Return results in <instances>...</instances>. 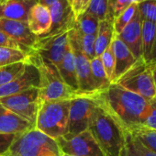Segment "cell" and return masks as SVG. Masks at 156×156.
Returning <instances> with one entry per match:
<instances>
[{
  "label": "cell",
  "mask_w": 156,
  "mask_h": 156,
  "mask_svg": "<svg viewBox=\"0 0 156 156\" xmlns=\"http://www.w3.org/2000/svg\"><path fill=\"white\" fill-rule=\"evenodd\" d=\"M98 104L125 132L142 126L151 108V101L129 91L116 83L97 94Z\"/></svg>",
  "instance_id": "obj_1"
},
{
  "label": "cell",
  "mask_w": 156,
  "mask_h": 156,
  "mask_svg": "<svg viewBox=\"0 0 156 156\" xmlns=\"http://www.w3.org/2000/svg\"><path fill=\"white\" fill-rule=\"evenodd\" d=\"M28 60L33 63L40 73V102L68 100L74 98L77 93L70 88L62 79L56 65L44 59L38 52L31 50Z\"/></svg>",
  "instance_id": "obj_2"
},
{
  "label": "cell",
  "mask_w": 156,
  "mask_h": 156,
  "mask_svg": "<svg viewBox=\"0 0 156 156\" xmlns=\"http://www.w3.org/2000/svg\"><path fill=\"white\" fill-rule=\"evenodd\" d=\"M88 130L105 156H120L125 144L126 132L99 104L92 118Z\"/></svg>",
  "instance_id": "obj_3"
},
{
  "label": "cell",
  "mask_w": 156,
  "mask_h": 156,
  "mask_svg": "<svg viewBox=\"0 0 156 156\" xmlns=\"http://www.w3.org/2000/svg\"><path fill=\"white\" fill-rule=\"evenodd\" d=\"M56 140L36 128L17 135L6 155L9 156H62Z\"/></svg>",
  "instance_id": "obj_4"
},
{
  "label": "cell",
  "mask_w": 156,
  "mask_h": 156,
  "mask_svg": "<svg viewBox=\"0 0 156 156\" xmlns=\"http://www.w3.org/2000/svg\"><path fill=\"white\" fill-rule=\"evenodd\" d=\"M69 107L70 99L41 103L35 128L54 140L67 134Z\"/></svg>",
  "instance_id": "obj_5"
},
{
  "label": "cell",
  "mask_w": 156,
  "mask_h": 156,
  "mask_svg": "<svg viewBox=\"0 0 156 156\" xmlns=\"http://www.w3.org/2000/svg\"><path fill=\"white\" fill-rule=\"evenodd\" d=\"M116 84L142 97L148 101L156 98L152 66L146 63L142 58L138 59L133 66L119 78Z\"/></svg>",
  "instance_id": "obj_6"
},
{
  "label": "cell",
  "mask_w": 156,
  "mask_h": 156,
  "mask_svg": "<svg viewBox=\"0 0 156 156\" xmlns=\"http://www.w3.org/2000/svg\"><path fill=\"white\" fill-rule=\"evenodd\" d=\"M97 94L76 95L70 99L68 133L78 134L87 130L98 107Z\"/></svg>",
  "instance_id": "obj_7"
},
{
  "label": "cell",
  "mask_w": 156,
  "mask_h": 156,
  "mask_svg": "<svg viewBox=\"0 0 156 156\" xmlns=\"http://www.w3.org/2000/svg\"><path fill=\"white\" fill-rule=\"evenodd\" d=\"M0 105L35 127L38 111L41 106L39 88L33 87L19 94L1 98Z\"/></svg>",
  "instance_id": "obj_8"
},
{
  "label": "cell",
  "mask_w": 156,
  "mask_h": 156,
  "mask_svg": "<svg viewBox=\"0 0 156 156\" xmlns=\"http://www.w3.org/2000/svg\"><path fill=\"white\" fill-rule=\"evenodd\" d=\"M56 140L62 153L73 156H105L88 129L78 134L67 133Z\"/></svg>",
  "instance_id": "obj_9"
},
{
  "label": "cell",
  "mask_w": 156,
  "mask_h": 156,
  "mask_svg": "<svg viewBox=\"0 0 156 156\" xmlns=\"http://www.w3.org/2000/svg\"><path fill=\"white\" fill-rule=\"evenodd\" d=\"M69 43L73 51L76 62V73L78 81V95H92L98 93L92 77L90 60L83 53L72 31L69 30Z\"/></svg>",
  "instance_id": "obj_10"
},
{
  "label": "cell",
  "mask_w": 156,
  "mask_h": 156,
  "mask_svg": "<svg viewBox=\"0 0 156 156\" xmlns=\"http://www.w3.org/2000/svg\"><path fill=\"white\" fill-rule=\"evenodd\" d=\"M69 45V30L53 35L38 37L33 51L58 66Z\"/></svg>",
  "instance_id": "obj_11"
},
{
  "label": "cell",
  "mask_w": 156,
  "mask_h": 156,
  "mask_svg": "<svg viewBox=\"0 0 156 156\" xmlns=\"http://www.w3.org/2000/svg\"><path fill=\"white\" fill-rule=\"evenodd\" d=\"M33 87H40V73L37 67L27 58L24 71L9 84L0 87V98L19 94Z\"/></svg>",
  "instance_id": "obj_12"
},
{
  "label": "cell",
  "mask_w": 156,
  "mask_h": 156,
  "mask_svg": "<svg viewBox=\"0 0 156 156\" xmlns=\"http://www.w3.org/2000/svg\"><path fill=\"white\" fill-rule=\"evenodd\" d=\"M49 11L51 24L49 32L44 36L67 31L73 28L75 16L72 4L68 0H58L56 3L49 8Z\"/></svg>",
  "instance_id": "obj_13"
},
{
  "label": "cell",
  "mask_w": 156,
  "mask_h": 156,
  "mask_svg": "<svg viewBox=\"0 0 156 156\" xmlns=\"http://www.w3.org/2000/svg\"><path fill=\"white\" fill-rule=\"evenodd\" d=\"M0 31L30 50L33 49L38 41V37L30 31L28 22L0 18Z\"/></svg>",
  "instance_id": "obj_14"
},
{
  "label": "cell",
  "mask_w": 156,
  "mask_h": 156,
  "mask_svg": "<svg viewBox=\"0 0 156 156\" xmlns=\"http://www.w3.org/2000/svg\"><path fill=\"white\" fill-rule=\"evenodd\" d=\"M111 45L115 57V70L112 83H116L126 72L133 66V64L137 62V59L126 44L116 34L113 37Z\"/></svg>",
  "instance_id": "obj_15"
},
{
  "label": "cell",
  "mask_w": 156,
  "mask_h": 156,
  "mask_svg": "<svg viewBox=\"0 0 156 156\" xmlns=\"http://www.w3.org/2000/svg\"><path fill=\"white\" fill-rule=\"evenodd\" d=\"M117 36L126 44L137 60L141 58V20L139 11Z\"/></svg>",
  "instance_id": "obj_16"
},
{
  "label": "cell",
  "mask_w": 156,
  "mask_h": 156,
  "mask_svg": "<svg viewBox=\"0 0 156 156\" xmlns=\"http://www.w3.org/2000/svg\"><path fill=\"white\" fill-rule=\"evenodd\" d=\"M37 3V0H0V18L27 22L30 9Z\"/></svg>",
  "instance_id": "obj_17"
},
{
  "label": "cell",
  "mask_w": 156,
  "mask_h": 156,
  "mask_svg": "<svg viewBox=\"0 0 156 156\" xmlns=\"http://www.w3.org/2000/svg\"><path fill=\"white\" fill-rule=\"evenodd\" d=\"M28 26L30 31L37 37H42L46 35L51 29V15L49 9L35 4L30 10L28 15Z\"/></svg>",
  "instance_id": "obj_18"
},
{
  "label": "cell",
  "mask_w": 156,
  "mask_h": 156,
  "mask_svg": "<svg viewBox=\"0 0 156 156\" xmlns=\"http://www.w3.org/2000/svg\"><path fill=\"white\" fill-rule=\"evenodd\" d=\"M32 128L35 127L0 105V133L19 135Z\"/></svg>",
  "instance_id": "obj_19"
},
{
  "label": "cell",
  "mask_w": 156,
  "mask_h": 156,
  "mask_svg": "<svg viewBox=\"0 0 156 156\" xmlns=\"http://www.w3.org/2000/svg\"><path fill=\"white\" fill-rule=\"evenodd\" d=\"M141 58L150 65L156 64V24L141 20Z\"/></svg>",
  "instance_id": "obj_20"
},
{
  "label": "cell",
  "mask_w": 156,
  "mask_h": 156,
  "mask_svg": "<svg viewBox=\"0 0 156 156\" xmlns=\"http://www.w3.org/2000/svg\"><path fill=\"white\" fill-rule=\"evenodd\" d=\"M60 75L63 82L73 91L77 93L78 91V81L76 73V62L73 51L70 46V43L67 47V50L62 57V62L57 66Z\"/></svg>",
  "instance_id": "obj_21"
},
{
  "label": "cell",
  "mask_w": 156,
  "mask_h": 156,
  "mask_svg": "<svg viewBox=\"0 0 156 156\" xmlns=\"http://www.w3.org/2000/svg\"><path fill=\"white\" fill-rule=\"evenodd\" d=\"M115 32L113 27V20L106 19L104 20L99 21L95 42L96 56H100L105 51V50L111 44Z\"/></svg>",
  "instance_id": "obj_22"
},
{
  "label": "cell",
  "mask_w": 156,
  "mask_h": 156,
  "mask_svg": "<svg viewBox=\"0 0 156 156\" xmlns=\"http://www.w3.org/2000/svg\"><path fill=\"white\" fill-rule=\"evenodd\" d=\"M90 65H91L93 81L97 92L99 93L105 91L111 85V82L108 79L106 71L103 67L100 56H96L95 58L90 60Z\"/></svg>",
  "instance_id": "obj_23"
},
{
  "label": "cell",
  "mask_w": 156,
  "mask_h": 156,
  "mask_svg": "<svg viewBox=\"0 0 156 156\" xmlns=\"http://www.w3.org/2000/svg\"><path fill=\"white\" fill-rule=\"evenodd\" d=\"M120 156H156V153L145 147L137 139L132 137L130 133L126 132L125 144Z\"/></svg>",
  "instance_id": "obj_24"
},
{
  "label": "cell",
  "mask_w": 156,
  "mask_h": 156,
  "mask_svg": "<svg viewBox=\"0 0 156 156\" xmlns=\"http://www.w3.org/2000/svg\"><path fill=\"white\" fill-rule=\"evenodd\" d=\"M99 20L94 15L83 13L75 19L74 28L83 34L97 35Z\"/></svg>",
  "instance_id": "obj_25"
},
{
  "label": "cell",
  "mask_w": 156,
  "mask_h": 156,
  "mask_svg": "<svg viewBox=\"0 0 156 156\" xmlns=\"http://www.w3.org/2000/svg\"><path fill=\"white\" fill-rule=\"evenodd\" d=\"M129 133H130L132 137L137 139L145 147L156 153V129L140 126L132 129Z\"/></svg>",
  "instance_id": "obj_26"
},
{
  "label": "cell",
  "mask_w": 156,
  "mask_h": 156,
  "mask_svg": "<svg viewBox=\"0 0 156 156\" xmlns=\"http://www.w3.org/2000/svg\"><path fill=\"white\" fill-rule=\"evenodd\" d=\"M72 31L77 41V43L79 45L83 53L89 59L92 60L96 57L95 52V42H96V36L97 35H89V34H83L80 31H78L74 26L72 29Z\"/></svg>",
  "instance_id": "obj_27"
},
{
  "label": "cell",
  "mask_w": 156,
  "mask_h": 156,
  "mask_svg": "<svg viewBox=\"0 0 156 156\" xmlns=\"http://www.w3.org/2000/svg\"><path fill=\"white\" fill-rule=\"evenodd\" d=\"M26 61L0 67V87L9 84L22 73L26 65Z\"/></svg>",
  "instance_id": "obj_28"
},
{
  "label": "cell",
  "mask_w": 156,
  "mask_h": 156,
  "mask_svg": "<svg viewBox=\"0 0 156 156\" xmlns=\"http://www.w3.org/2000/svg\"><path fill=\"white\" fill-rule=\"evenodd\" d=\"M29 53L17 49L0 47V67L18 62L26 61Z\"/></svg>",
  "instance_id": "obj_29"
},
{
  "label": "cell",
  "mask_w": 156,
  "mask_h": 156,
  "mask_svg": "<svg viewBox=\"0 0 156 156\" xmlns=\"http://www.w3.org/2000/svg\"><path fill=\"white\" fill-rule=\"evenodd\" d=\"M137 11H138V4L133 2L128 9H126L121 14H119L114 20L113 27H114L115 34L118 35L122 31V30L131 21Z\"/></svg>",
  "instance_id": "obj_30"
},
{
  "label": "cell",
  "mask_w": 156,
  "mask_h": 156,
  "mask_svg": "<svg viewBox=\"0 0 156 156\" xmlns=\"http://www.w3.org/2000/svg\"><path fill=\"white\" fill-rule=\"evenodd\" d=\"M109 0H91L84 13H88L97 17L99 21L107 19L108 14Z\"/></svg>",
  "instance_id": "obj_31"
},
{
  "label": "cell",
  "mask_w": 156,
  "mask_h": 156,
  "mask_svg": "<svg viewBox=\"0 0 156 156\" xmlns=\"http://www.w3.org/2000/svg\"><path fill=\"white\" fill-rule=\"evenodd\" d=\"M138 11L141 20L156 24V0H147L139 3Z\"/></svg>",
  "instance_id": "obj_32"
},
{
  "label": "cell",
  "mask_w": 156,
  "mask_h": 156,
  "mask_svg": "<svg viewBox=\"0 0 156 156\" xmlns=\"http://www.w3.org/2000/svg\"><path fill=\"white\" fill-rule=\"evenodd\" d=\"M100 59H101L103 67L106 71V73L108 77V79L110 80L112 84L113 74H114V70H115V57H114V52H113L111 44L100 55Z\"/></svg>",
  "instance_id": "obj_33"
},
{
  "label": "cell",
  "mask_w": 156,
  "mask_h": 156,
  "mask_svg": "<svg viewBox=\"0 0 156 156\" xmlns=\"http://www.w3.org/2000/svg\"><path fill=\"white\" fill-rule=\"evenodd\" d=\"M133 3V0H109L107 19L113 20Z\"/></svg>",
  "instance_id": "obj_34"
},
{
  "label": "cell",
  "mask_w": 156,
  "mask_h": 156,
  "mask_svg": "<svg viewBox=\"0 0 156 156\" xmlns=\"http://www.w3.org/2000/svg\"><path fill=\"white\" fill-rule=\"evenodd\" d=\"M0 47L17 49V50H20V51H23L28 52V53L31 51L30 49H28V48L22 46L21 44L18 43L17 41H13L11 38H9L8 35H6L2 31H0Z\"/></svg>",
  "instance_id": "obj_35"
},
{
  "label": "cell",
  "mask_w": 156,
  "mask_h": 156,
  "mask_svg": "<svg viewBox=\"0 0 156 156\" xmlns=\"http://www.w3.org/2000/svg\"><path fill=\"white\" fill-rule=\"evenodd\" d=\"M142 127L156 129V98L151 101V108Z\"/></svg>",
  "instance_id": "obj_36"
},
{
  "label": "cell",
  "mask_w": 156,
  "mask_h": 156,
  "mask_svg": "<svg viewBox=\"0 0 156 156\" xmlns=\"http://www.w3.org/2000/svg\"><path fill=\"white\" fill-rule=\"evenodd\" d=\"M17 135L15 134H2L0 133V155L5 156L13 141L15 140Z\"/></svg>",
  "instance_id": "obj_37"
},
{
  "label": "cell",
  "mask_w": 156,
  "mask_h": 156,
  "mask_svg": "<svg viewBox=\"0 0 156 156\" xmlns=\"http://www.w3.org/2000/svg\"><path fill=\"white\" fill-rule=\"evenodd\" d=\"M91 0H72V8L75 16V19L83 14L88 7Z\"/></svg>",
  "instance_id": "obj_38"
},
{
  "label": "cell",
  "mask_w": 156,
  "mask_h": 156,
  "mask_svg": "<svg viewBox=\"0 0 156 156\" xmlns=\"http://www.w3.org/2000/svg\"><path fill=\"white\" fill-rule=\"evenodd\" d=\"M58 0H38V3L40 5H42L46 8H50L51 6H52L54 3H56Z\"/></svg>",
  "instance_id": "obj_39"
},
{
  "label": "cell",
  "mask_w": 156,
  "mask_h": 156,
  "mask_svg": "<svg viewBox=\"0 0 156 156\" xmlns=\"http://www.w3.org/2000/svg\"><path fill=\"white\" fill-rule=\"evenodd\" d=\"M152 66V73H153V78H154V84H155V88H156V64L151 65Z\"/></svg>",
  "instance_id": "obj_40"
},
{
  "label": "cell",
  "mask_w": 156,
  "mask_h": 156,
  "mask_svg": "<svg viewBox=\"0 0 156 156\" xmlns=\"http://www.w3.org/2000/svg\"><path fill=\"white\" fill-rule=\"evenodd\" d=\"M143 1H147V0H133V2L136 3V4H139V3H141Z\"/></svg>",
  "instance_id": "obj_41"
},
{
  "label": "cell",
  "mask_w": 156,
  "mask_h": 156,
  "mask_svg": "<svg viewBox=\"0 0 156 156\" xmlns=\"http://www.w3.org/2000/svg\"><path fill=\"white\" fill-rule=\"evenodd\" d=\"M62 156H73V155H69V154H66V153H62Z\"/></svg>",
  "instance_id": "obj_42"
},
{
  "label": "cell",
  "mask_w": 156,
  "mask_h": 156,
  "mask_svg": "<svg viewBox=\"0 0 156 156\" xmlns=\"http://www.w3.org/2000/svg\"><path fill=\"white\" fill-rule=\"evenodd\" d=\"M68 1H69V2H70L71 4H72V0H68Z\"/></svg>",
  "instance_id": "obj_43"
},
{
  "label": "cell",
  "mask_w": 156,
  "mask_h": 156,
  "mask_svg": "<svg viewBox=\"0 0 156 156\" xmlns=\"http://www.w3.org/2000/svg\"><path fill=\"white\" fill-rule=\"evenodd\" d=\"M5 156H9V155H5Z\"/></svg>",
  "instance_id": "obj_44"
},
{
  "label": "cell",
  "mask_w": 156,
  "mask_h": 156,
  "mask_svg": "<svg viewBox=\"0 0 156 156\" xmlns=\"http://www.w3.org/2000/svg\"><path fill=\"white\" fill-rule=\"evenodd\" d=\"M0 156H3V155H0Z\"/></svg>",
  "instance_id": "obj_45"
},
{
  "label": "cell",
  "mask_w": 156,
  "mask_h": 156,
  "mask_svg": "<svg viewBox=\"0 0 156 156\" xmlns=\"http://www.w3.org/2000/svg\"><path fill=\"white\" fill-rule=\"evenodd\" d=\"M37 1H38V0H37Z\"/></svg>",
  "instance_id": "obj_46"
}]
</instances>
